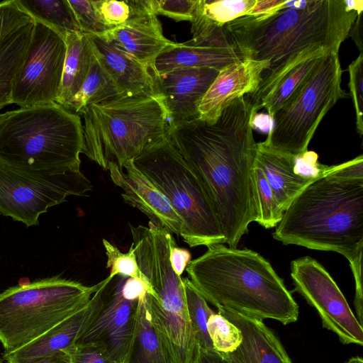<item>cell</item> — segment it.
<instances>
[{"label":"cell","instance_id":"cell-6","mask_svg":"<svg viewBox=\"0 0 363 363\" xmlns=\"http://www.w3.org/2000/svg\"><path fill=\"white\" fill-rule=\"evenodd\" d=\"M84 154L104 169L119 168L169 135L167 113L158 95L120 94L85 107Z\"/></svg>","mask_w":363,"mask_h":363},{"label":"cell","instance_id":"cell-30","mask_svg":"<svg viewBox=\"0 0 363 363\" xmlns=\"http://www.w3.org/2000/svg\"><path fill=\"white\" fill-rule=\"evenodd\" d=\"M19 6L64 38L67 33L81 32L67 0H17Z\"/></svg>","mask_w":363,"mask_h":363},{"label":"cell","instance_id":"cell-5","mask_svg":"<svg viewBox=\"0 0 363 363\" xmlns=\"http://www.w3.org/2000/svg\"><path fill=\"white\" fill-rule=\"evenodd\" d=\"M83 124L57 103L11 111L0 125V162L52 174L79 172Z\"/></svg>","mask_w":363,"mask_h":363},{"label":"cell","instance_id":"cell-8","mask_svg":"<svg viewBox=\"0 0 363 363\" xmlns=\"http://www.w3.org/2000/svg\"><path fill=\"white\" fill-rule=\"evenodd\" d=\"M169 201L184 223L181 237L190 247L226 243L199 179L167 136L133 160Z\"/></svg>","mask_w":363,"mask_h":363},{"label":"cell","instance_id":"cell-48","mask_svg":"<svg viewBox=\"0 0 363 363\" xmlns=\"http://www.w3.org/2000/svg\"><path fill=\"white\" fill-rule=\"evenodd\" d=\"M11 111H6L4 113H0V125L1 123L6 119V118L10 115Z\"/></svg>","mask_w":363,"mask_h":363},{"label":"cell","instance_id":"cell-47","mask_svg":"<svg viewBox=\"0 0 363 363\" xmlns=\"http://www.w3.org/2000/svg\"><path fill=\"white\" fill-rule=\"evenodd\" d=\"M345 363H363V359L359 356L352 357L350 358Z\"/></svg>","mask_w":363,"mask_h":363},{"label":"cell","instance_id":"cell-43","mask_svg":"<svg viewBox=\"0 0 363 363\" xmlns=\"http://www.w3.org/2000/svg\"><path fill=\"white\" fill-rule=\"evenodd\" d=\"M191 363H228L214 350L196 348Z\"/></svg>","mask_w":363,"mask_h":363},{"label":"cell","instance_id":"cell-23","mask_svg":"<svg viewBox=\"0 0 363 363\" xmlns=\"http://www.w3.org/2000/svg\"><path fill=\"white\" fill-rule=\"evenodd\" d=\"M87 35L95 55L115 82L121 94L157 95L149 68L101 37Z\"/></svg>","mask_w":363,"mask_h":363},{"label":"cell","instance_id":"cell-11","mask_svg":"<svg viewBox=\"0 0 363 363\" xmlns=\"http://www.w3.org/2000/svg\"><path fill=\"white\" fill-rule=\"evenodd\" d=\"M65 55V38L35 21L26 53L14 79L12 104L26 108L56 103Z\"/></svg>","mask_w":363,"mask_h":363},{"label":"cell","instance_id":"cell-17","mask_svg":"<svg viewBox=\"0 0 363 363\" xmlns=\"http://www.w3.org/2000/svg\"><path fill=\"white\" fill-rule=\"evenodd\" d=\"M330 52L312 46L291 56L276 68L264 72L257 89L245 96L257 111L265 108L272 119L303 85L322 57Z\"/></svg>","mask_w":363,"mask_h":363},{"label":"cell","instance_id":"cell-19","mask_svg":"<svg viewBox=\"0 0 363 363\" xmlns=\"http://www.w3.org/2000/svg\"><path fill=\"white\" fill-rule=\"evenodd\" d=\"M269 65V60L245 58L220 70L199 104V119L214 123L236 99L257 89Z\"/></svg>","mask_w":363,"mask_h":363},{"label":"cell","instance_id":"cell-34","mask_svg":"<svg viewBox=\"0 0 363 363\" xmlns=\"http://www.w3.org/2000/svg\"><path fill=\"white\" fill-rule=\"evenodd\" d=\"M94 4L111 29L125 23L145 9V0H96Z\"/></svg>","mask_w":363,"mask_h":363},{"label":"cell","instance_id":"cell-4","mask_svg":"<svg viewBox=\"0 0 363 363\" xmlns=\"http://www.w3.org/2000/svg\"><path fill=\"white\" fill-rule=\"evenodd\" d=\"M357 14L345 0L288 1V7L246 15L224 27L245 58L269 60V71L312 46L338 53Z\"/></svg>","mask_w":363,"mask_h":363},{"label":"cell","instance_id":"cell-36","mask_svg":"<svg viewBox=\"0 0 363 363\" xmlns=\"http://www.w3.org/2000/svg\"><path fill=\"white\" fill-rule=\"evenodd\" d=\"M67 1L82 33L100 35L111 29L101 18L93 0Z\"/></svg>","mask_w":363,"mask_h":363},{"label":"cell","instance_id":"cell-42","mask_svg":"<svg viewBox=\"0 0 363 363\" xmlns=\"http://www.w3.org/2000/svg\"><path fill=\"white\" fill-rule=\"evenodd\" d=\"M284 1V0H257L247 15L259 16L269 13L275 10L282 9Z\"/></svg>","mask_w":363,"mask_h":363},{"label":"cell","instance_id":"cell-35","mask_svg":"<svg viewBox=\"0 0 363 363\" xmlns=\"http://www.w3.org/2000/svg\"><path fill=\"white\" fill-rule=\"evenodd\" d=\"M102 243L107 257L106 267L110 269L109 276L111 277L122 276L143 280L148 283L139 269L132 244L128 252L124 253L106 239L102 240Z\"/></svg>","mask_w":363,"mask_h":363},{"label":"cell","instance_id":"cell-16","mask_svg":"<svg viewBox=\"0 0 363 363\" xmlns=\"http://www.w3.org/2000/svg\"><path fill=\"white\" fill-rule=\"evenodd\" d=\"M112 182L123 190V200L138 208L159 228L181 235L184 223L169 201L160 190L133 164L127 162L122 169L113 162H108Z\"/></svg>","mask_w":363,"mask_h":363},{"label":"cell","instance_id":"cell-3","mask_svg":"<svg viewBox=\"0 0 363 363\" xmlns=\"http://www.w3.org/2000/svg\"><path fill=\"white\" fill-rule=\"evenodd\" d=\"M186 268L189 279L207 302L259 320L297 321L298 305L271 264L257 252L207 247Z\"/></svg>","mask_w":363,"mask_h":363},{"label":"cell","instance_id":"cell-18","mask_svg":"<svg viewBox=\"0 0 363 363\" xmlns=\"http://www.w3.org/2000/svg\"><path fill=\"white\" fill-rule=\"evenodd\" d=\"M113 279L106 277L87 303L43 335L16 350L4 352L3 359L8 363H29L74 346L101 308L105 289Z\"/></svg>","mask_w":363,"mask_h":363},{"label":"cell","instance_id":"cell-38","mask_svg":"<svg viewBox=\"0 0 363 363\" xmlns=\"http://www.w3.org/2000/svg\"><path fill=\"white\" fill-rule=\"evenodd\" d=\"M363 53L348 66L349 83L350 96L352 99L355 116L356 130L359 137L363 134Z\"/></svg>","mask_w":363,"mask_h":363},{"label":"cell","instance_id":"cell-24","mask_svg":"<svg viewBox=\"0 0 363 363\" xmlns=\"http://www.w3.org/2000/svg\"><path fill=\"white\" fill-rule=\"evenodd\" d=\"M295 157L277 151L264 142L257 143L255 162L266 177L282 212L308 185L317 180L294 172Z\"/></svg>","mask_w":363,"mask_h":363},{"label":"cell","instance_id":"cell-29","mask_svg":"<svg viewBox=\"0 0 363 363\" xmlns=\"http://www.w3.org/2000/svg\"><path fill=\"white\" fill-rule=\"evenodd\" d=\"M120 94L115 82L101 64L93 50L87 76L78 92L69 101L66 108L79 114L86 106Z\"/></svg>","mask_w":363,"mask_h":363},{"label":"cell","instance_id":"cell-12","mask_svg":"<svg viewBox=\"0 0 363 363\" xmlns=\"http://www.w3.org/2000/svg\"><path fill=\"white\" fill-rule=\"evenodd\" d=\"M290 269L294 291L316 310L323 327L334 333L343 345L362 346L363 325L325 267L306 256L293 260Z\"/></svg>","mask_w":363,"mask_h":363},{"label":"cell","instance_id":"cell-27","mask_svg":"<svg viewBox=\"0 0 363 363\" xmlns=\"http://www.w3.org/2000/svg\"><path fill=\"white\" fill-rule=\"evenodd\" d=\"M145 296L140 301L137 330L126 363H178L153 325L144 303Z\"/></svg>","mask_w":363,"mask_h":363},{"label":"cell","instance_id":"cell-45","mask_svg":"<svg viewBox=\"0 0 363 363\" xmlns=\"http://www.w3.org/2000/svg\"><path fill=\"white\" fill-rule=\"evenodd\" d=\"M29 363H71L67 351L60 350Z\"/></svg>","mask_w":363,"mask_h":363},{"label":"cell","instance_id":"cell-20","mask_svg":"<svg viewBox=\"0 0 363 363\" xmlns=\"http://www.w3.org/2000/svg\"><path fill=\"white\" fill-rule=\"evenodd\" d=\"M150 69L157 57L174 45L163 34L157 16L145 9L125 23L98 35Z\"/></svg>","mask_w":363,"mask_h":363},{"label":"cell","instance_id":"cell-28","mask_svg":"<svg viewBox=\"0 0 363 363\" xmlns=\"http://www.w3.org/2000/svg\"><path fill=\"white\" fill-rule=\"evenodd\" d=\"M34 21L0 40V109L12 104L14 79L26 53Z\"/></svg>","mask_w":363,"mask_h":363},{"label":"cell","instance_id":"cell-2","mask_svg":"<svg viewBox=\"0 0 363 363\" xmlns=\"http://www.w3.org/2000/svg\"><path fill=\"white\" fill-rule=\"evenodd\" d=\"M273 238L284 245L342 255L362 262L363 155L337 164L308 185L284 212Z\"/></svg>","mask_w":363,"mask_h":363},{"label":"cell","instance_id":"cell-40","mask_svg":"<svg viewBox=\"0 0 363 363\" xmlns=\"http://www.w3.org/2000/svg\"><path fill=\"white\" fill-rule=\"evenodd\" d=\"M66 351L71 363H116L102 347L94 343L76 344Z\"/></svg>","mask_w":363,"mask_h":363},{"label":"cell","instance_id":"cell-13","mask_svg":"<svg viewBox=\"0 0 363 363\" xmlns=\"http://www.w3.org/2000/svg\"><path fill=\"white\" fill-rule=\"evenodd\" d=\"M156 296L147 293L144 303L153 325L172 350L178 363H191L196 345L186 304L183 279L173 270L150 282Z\"/></svg>","mask_w":363,"mask_h":363},{"label":"cell","instance_id":"cell-49","mask_svg":"<svg viewBox=\"0 0 363 363\" xmlns=\"http://www.w3.org/2000/svg\"><path fill=\"white\" fill-rule=\"evenodd\" d=\"M0 363H3L1 361H0Z\"/></svg>","mask_w":363,"mask_h":363},{"label":"cell","instance_id":"cell-15","mask_svg":"<svg viewBox=\"0 0 363 363\" xmlns=\"http://www.w3.org/2000/svg\"><path fill=\"white\" fill-rule=\"evenodd\" d=\"M218 72L212 68L151 72L156 94L167 113L169 130L199 118V104Z\"/></svg>","mask_w":363,"mask_h":363},{"label":"cell","instance_id":"cell-26","mask_svg":"<svg viewBox=\"0 0 363 363\" xmlns=\"http://www.w3.org/2000/svg\"><path fill=\"white\" fill-rule=\"evenodd\" d=\"M257 0H197L191 23L192 39L212 38L225 25L246 16Z\"/></svg>","mask_w":363,"mask_h":363},{"label":"cell","instance_id":"cell-41","mask_svg":"<svg viewBox=\"0 0 363 363\" xmlns=\"http://www.w3.org/2000/svg\"><path fill=\"white\" fill-rule=\"evenodd\" d=\"M190 252L174 245L170 250V262L174 272L181 276L191 261Z\"/></svg>","mask_w":363,"mask_h":363},{"label":"cell","instance_id":"cell-31","mask_svg":"<svg viewBox=\"0 0 363 363\" xmlns=\"http://www.w3.org/2000/svg\"><path fill=\"white\" fill-rule=\"evenodd\" d=\"M188 316L196 347L213 350L207 322L215 312L188 278L183 279Z\"/></svg>","mask_w":363,"mask_h":363},{"label":"cell","instance_id":"cell-1","mask_svg":"<svg viewBox=\"0 0 363 363\" xmlns=\"http://www.w3.org/2000/svg\"><path fill=\"white\" fill-rule=\"evenodd\" d=\"M256 113L243 96L214 123L196 118L170 129L168 135L201 182L230 247H237L258 217L254 174L257 143L252 127Z\"/></svg>","mask_w":363,"mask_h":363},{"label":"cell","instance_id":"cell-10","mask_svg":"<svg viewBox=\"0 0 363 363\" xmlns=\"http://www.w3.org/2000/svg\"><path fill=\"white\" fill-rule=\"evenodd\" d=\"M93 189L82 172L52 174L26 171L0 162V213L26 226L69 196H85Z\"/></svg>","mask_w":363,"mask_h":363},{"label":"cell","instance_id":"cell-14","mask_svg":"<svg viewBox=\"0 0 363 363\" xmlns=\"http://www.w3.org/2000/svg\"><path fill=\"white\" fill-rule=\"evenodd\" d=\"M105 289L101 308L77 344L94 343L102 347L116 363H126L134 340L141 299L123 296L122 276Z\"/></svg>","mask_w":363,"mask_h":363},{"label":"cell","instance_id":"cell-37","mask_svg":"<svg viewBox=\"0 0 363 363\" xmlns=\"http://www.w3.org/2000/svg\"><path fill=\"white\" fill-rule=\"evenodd\" d=\"M147 10L152 14L162 15L175 21H191L197 0H145Z\"/></svg>","mask_w":363,"mask_h":363},{"label":"cell","instance_id":"cell-39","mask_svg":"<svg viewBox=\"0 0 363 363\" xmlns=\"http://www.w3.org/2000/svg\"><path fill=\"white\" fill-rule=\"evenodd\" d=\"M33 21L17 0L0 2V40Z\"/></svg>","mask_w":363,"mask_h":363},{"label":"cell","instance_id":"cell-33","mask_svg":"<svg viewBox=\"0 0 363 363\" xmlns=\"http://www.w3.org/2000/svg\"><path fill=\"white\" fill-rule=\"evenodd\" d=\"M207 330L213 350L220 355L233 351L241 342L240 329L218 313L209 316Z\"/></svg>","mask_w":363,"mask_h":363},{"label":"cell","instance_id":"cell-7","mask_svg":"<svg viewBox=\"0 0 363 363\" xmlns=\"http://www.w3.org/2000/svg\"><path fill=\"white\" fill-rule=\"evenodd\" d=\"M104 282L89 286L55 276L0 294V342L4 352L33 341L84 306Z\"/></svg>","mask_w":363,"mask_h":363},{"label":"cell","instance_id":"cell-44","mask_svg":"<svg viewBox=\"0 0 363 363\" xmlns=\"http://www.w3.org/2000/svg\"><path fill=\"white\" fill-rule=\"evenodd\" d=\"M362 13L357 14V16L352 24L349 36L354 42L357 45L359 53H363V43H362Z\"/></svg>","mask_w":363,"mask_h":363},{"label":"cell","instance_id":"cell-22","mask_svg":"<svg viewBox=\"0 0 363 363\" xmlns=\"http://www.w3.org/2000/svg\"><path fill=\"white\" fill-rule=\"evenodd\" d=\"M245 59L230 42L196 43L191 40L177 43L160 54L150 72L162 74L172 70L191 68L224 67Z\"/></svg>","mask_w":363,"mask_h":363},{"label":"cell","instance_id":"cell-32","mask_svg":"<svg viewBox=\"0 0 363 363\" xmlns=\"http://www.w3.org/2000/svg\"><path fill=\"white\" fill-rule=\"evenodd\" d=\"M254 174L258 210L256 222L267 229L276 227L281 220L284 212L279 208L266 177L256 162Z\"/></svg>","mask_w":363,"mask_h":363},{"label":"cell","instance_id":"cell-9","mask_svg":"<svg viewBox=\"0 0 363 363\" xmlns=\"http://www.w3.org/2000/svg\"><path fill=\"white\" fill-rule=\"evenodd\" d=\"M342 74L338 53L323 55L303 85L274 115L264 144L294 157L308 151L328 111L350 96L341 86Z\"/></svg>","mask_w":363,"mask_h":363},{"label":"cell","instance_id":"cell-46","mask_svg":"<svg viewBox=\"0 0 363 363\" xmlns=\"http://www.w3.org/2000/svg\"><path fill=\"white\" fill-rule=\"evenodd\" d=\"M272 121L268 114H258L256 113L252 119V129H257L262 132L269 131Z\"/></svg>","mask_w":363,"mask_h":363},{"label":"cell","instance_id":"cell-25","mask_svg":"<svg viewBox=\"0 0 363 363\" xmlns=\"http://www.w3.org/2000/svg\"><path fill=\"white\" fill-rule=\"evenodd\" d=\"M65 41L66 55L56 103L66 108L87 76L93 48L89 36L82 32L67 33Z\"/></svg>","mask_w":363,"mask_h":363},{"label":"cell","instance_id":"cell-21","mask_svg":"<svg viewBox=\"0 0 363 363\" xmlns=\"http://www.w3.org/2000/svg\"><path fill=\"white\" fill-rule=\"evenodd\" d=\"M217 309L242 334L237 348L221 355L228 363H293L278 337L262 320L223 308Z\"/></svg>","mask_w":363,"mask_h":363}]
</instances>
